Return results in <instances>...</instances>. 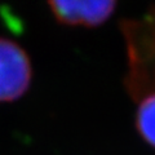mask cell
<instances>
[{
    "instance_id": "7a4b0ae2",
    "label": "cell",
    "mask_w": 155,
    "mask_h": 155,
    "mask_svg": "<svg viewBox=\"0 0 155 155\" xmlns=\"http://www.w3.org/2000/svg\"><path fill=\"white\" fill-rule=\"evenodd\" d=\"M32 69L26 52L8 39L0 38V102H9L26 93Z\"/></svg>"
},
{
    "instance_id": "3957f363",
    "label": "cell",
    "mask_w": 155,
    "mask_h": 155,
    "mask_svg": "<svg viewBox=\"0 0 155 155\" xmlns=\"http://www.w3.org/2000/svg\"><path fill=\"white\" fill-rule=\"evenodd\" d=\"M118 0H48L54 17L71 26L94 27L114 13Z\"/></svg>"
},
{
    "instance_id": "277c9868",
    "label": "cell",
    "mask_w": 155,
    "mask_h": 155,
    "mask_svg": "<svg viewBox=\"0 0 155 155\" xmlns=\"http://www.w3.org/2000/svg\"><path fill=\"white\" fill-rule=\"evenodd\" d=\"M136 128L145 142L155 149V93L141 100L136 111Z\"/></svg>"
},
{
    "instance_id": "6da1fadb",
    "label": "cell",
    "mask_w": 155,
    "mask_h": 155,
    "mask_svg": "<svg viewBox=\"0 0 155 155\" xmlns=\"http://www.w3.org/2000/svg\"><path fill=\"white\" fill-rule=\"evenodd\" d=\"M123 34L129 57L127 88L133 98L142 100L155 93V11L123 23Z\"/></svg>"
}]
</instances>
